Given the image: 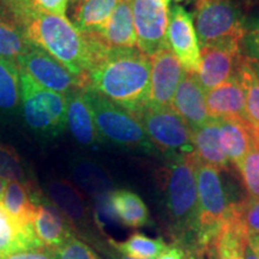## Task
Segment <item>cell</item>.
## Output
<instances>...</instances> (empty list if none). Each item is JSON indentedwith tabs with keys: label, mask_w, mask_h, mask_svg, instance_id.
Masks as SVG:
<instances>
[{
	"label": "cell",
	"mask_w": 259,
	"mask_h": 259,
	"mask_svg": "<svg viewBox=\"0 0 259 259\" xmlns=\"http://www.w3.org/2000/svg\"><path fill=\"white\" fill-rule=\"evenodd\" d=\"M28 42L59 61L71 73L87 77L109 50L94 34H83L66 17L37 11L19 25Z\"/></svg>",
	"instance_id": "1"
},
{
	"label": "cell",
	"mask_w": 259,
	"mask_h": 259,
	"mask_svg": "<svg viewBox=\"0 0 259 259\" xmlns=\"http://www.w3.org/2000/svg\"><path fill=\"white\" fill-rule=\"evenodd\" d=\"M150 57L137 48L109 50L90 70L89 89L128 112L149 105Z\"/></svg>",
	"instance_id": "2"
},
{
	"label": "cell",
	"mask_w": 259,
	"mask_h": 259,
	"mask_svg": "<svg viewBox=\"0 0 259 259\" xmlns=\"http://www.w3.org/2000/svg\"><path fill=\"white\" fill-rule=\"evenodd\" d=\"M170 160L157 171V185L163 194L168 231L174 242L194 247L198 226L196 170L199 160L194 153Z\"/></svg>",
	"instance_id": "3"
},
{
	"label": "cell",
	"mask_w": 259,
	"mask_h": 259,
	"mask_svg": "<svg viewBox=\"0 0 259 259\" xmlns=\"http://www.w3.org/2000/svg\"><path fill=\"white\" fill-rule=\"evenodd\" d=\"M21 108L24 124L38 137L53 139L66 128V95L50 90L19 71Z\"/></svg>",
	"instance_id": "4"
},
{
	"label": "cell",
	"mask_w": 259,
	"mask_h": 259,
	"mask_svg": "<svg viewBox=\"0 0 259 259\" xmlns=\"http://www.w3.org/2000/svg\"><path fill=\"white\" fill-rule=\"evenodd\" d=\"M198 196V226L194 247L211 257L213 245L226 218L229 203L220 170L198 162L196 170Z\"/></svg>",
	"instance_id": "5"
},
{
	"label": "cell",
	"mask_w": 259,
	"mask_h": 259,
	"mask_svg": "<svg viewBox=\"0 0 259 259\" xmlns=\"http://www.w3.org/2000/svg\"><path fill=\"white\" fill-rule=\"evenodd\" d=\"M92 113L100 137L113 144L149 151L153 144L139 122L128 111L116 105L95 90L85 89Z\"/></svg>",
	"instance_id": "6"
},
{
	"label": "cell",
	"mask_w": 259,
	"mask_h": 259,
	"mask_svg": "<svg viewBox=\"0 0 259 259\" xmlns=\"http://www.w3.org/2000/svg\"><path fill=\"white\" fill-rule=\"evenodd\" d=\"M130 113L143 127L153 147L168 157L194 153L192 130L169 107L147 105Z\"/></svg>",
	"instance_id": "7"
},
{
	"label": "cell",
	"mask_w": 259,
	"mask_h": 259,
	"mask_svg": "<svg viewBox=\"0 0 259 259\" xmlns=\"http://www.w3.org/2000/svg\"><path fill=\"white\" fill-rule=\"evenodd\" d=\"M194 29L199 46L236 42L242 45L247 30L232 0H196Z\"/></svg>",
	"instance_id": "8"
},
{
	"label": "cell",
	"mask_w": 259,
	"mask_h": 259,
	"mask_svg": "<svg viewBox=\"0 0 259 259\" xmlns=\"http://www.w3.org/2000/svg\"><path fill=\"white\" fill-rule=\"evenodd\" d=\"M16 66L40 85L63 95L89 88V78L71 73L47 52L34 45H30L28 51L19 58Z\"/></svg>",
	"instance_id": "9"
},
{
	"label": "cell",
	"mask_w": 259,
	"mask_h": 259,
	"mask_svg": "<svg viewBox=\"0 0 259 259\" xmlns=\"http://www.w3.org/2000/svg\"><path fill=\"white\" fill-rule=\"evenodd\" d=\"M136 32L137 47L151 57L168 47L167 28L169 9L164 0H128Z\"/></svg>",
	"instance_id": "10"
},
{
	"label": "cell",
	"mask_w": 259,
	"mask_h": 259,
	"mask_svg": "<svg viewBox=\"0 0 259 259\" xmlns=\"http://www.w3.org/2000/svg\"><path fill=\"white\" fill-rule=\"evenodd\" d=\"M242 58L241 45L236 42H221L200 48V67L197 74L205 93L236 76Z\"/></svg>",
	"instance_id": "11"
},
{
	"label": "cell",
	"mask_w": 259,
	"mask_h": 259,
	"mask_svg": "<svg viewBox=\"0 0 259 259\" xmlns=\"http://www.w3.org/2000/svg\"><path fill=\"white\" fill-rule=\"evenodd\" d=\"M168 47L179 59L186 72L198 73L200 47L193 19L183 6L174 5L169 11L167 28Z\"/></svg>",
	"instance_id": "12"
},
{
	"label": "cell",
	"mask_w": 259,
	"mask_h": 259,
	"mask_svg": "<svg viewBox=\"0 0 259 259\" xmlns=\"http://www.w3.org/2000/svg\"><path fill=\"white\" fill-rule=\"evenodd\" d=\"M150 64L149 105L170 108L171 100L185 74V70L169 47L163 48L151 56Z\"/></svg>",
	"instance_id": "13"
},
{
	"label": "cell",
	"mask_w": 259,
	"mask_h": 259,
	"mask_svg": "<svg viewBox=\"0 0 259 259\" xmlns=\"http://www.w3.org/2000/svg\"><path fill=\"white\" fill-rule=\"evenodd\" d=\"M32 227L41 244L52 251L59 250L61 246L77 236L74 226L44 194L38 198Z\"/></svg>",
	"instance_id": "14"
},
{
	"label": "cell",
	"mask_w": 259,
	"mask_h": 259,
	"mask_svg": "<svg viewBox=\"0 0 259 259\" xmlns=\"http://www.w3.org/2000/svg\"><path fill=\"white\" fill-rule=\"evenodd\" d=\"M170 108L196 130L210 120L205 105V90L198 79V74L185 72L171 100Z\"/></svg>",
	"instance_id": "15"
},
{
	"label": "cell",
	"mask_w": 259,
	"mask_h": 259,
	"mask_svg": "<svg viewBox=\"0 0 259 259\" xmlns=\"http://www.w3.org/2000/svg\"><path fill=\"white\" fill-rule=\"evenodd\" d=\"M222 149L229 163L239 169L252 145L259 142V130L246 119H218Z\"/></svg>",
	"instance_id": "16"
},
{
	"label": "cell",
	"mask_w": 259,
	"mask_h": 259,
	"mask_svg": "<svg viewBox=\"0 0 259 259\" xmlns=\"http://www.w3.org/2000/svg\"><path fill=\"white\" fill-rule=\"evenodd\" d=\"M205 105L210 119H246L245 94L238 74L206 92Z\"/></svg>",
	"instance_id": "17"
},
{
	"label": "cell",
	"mask_w": 259,
	"mask_h": 259,
	"mask_svg": "<svg viewBox=\"0 0 259 259\" xmlns=\"http://www.w3.org/2000/svg\"><path fill=\"white\" fill-rule=\"evenodd\" d=\"M84 90H74L66 95V126L77 143L83 147H93L101 143L102 138L97 132Z\"/></svg>",
	"instance_id": "18"
},
{
	"label": "cell",
	"mask_w": 259,
	"mask_h": 259,
	"mask_svg": "<svg viewBox=\"0 0 259 259\" xmlns=\"http://www.w3.org/2000/svg\"><path fill=\"white\" fill-rule=\"evenodd\" d=\"M46 192L50 202L72 223L74 228L89 225L90 213L85 199L70 181L52 180L47 183Z\"/></svg>",
	"instance_id": "19"
},
{
	"label": "cell",
	"mask_w": 259,
	"mask_h": 259,
	"mask_svg": "<svg viewBox=\"0 0 259 259\" xmlns=\"http://www.w3.org/2000/svg\"><path fill=\"white\" fill-rule=\"evenodd\" d=\"M94 35L108 50L136 48L137 40L128 0H119L106 27Z\"/></svg>",
	"instance_id": "20"
},
{
	"label": "cell",
	"mask_w": 259,
	"mask_h": 259,
	"mask_svg": "<svg viewBox=\"0 0 259 259\" xmlns=\"http://www.w3.org/2000/svg\"><path fill=\"white\" fill-rule=\"evenodd\" d=\"M41 194L42 192L35 189L34 184L28 185L18 181H8L0 204L21 225H32Z\"/></svg>",
	"instance_id": "21"
},
{
	"label": "cell",
	"mask_w": 259,
	"mask_h": 259,
	"mask_svg": "<svg viewBox=\"0 0 259 259\" xmlns=\"http://www.w3.org/2000/svg\"><path fill=\"white\" fill-rule=\"evenodd\" d=\"M42 247L32 225H21L0 204V258Z\"/></svg>",
	"instance_id": "22"
},
{
	"label": "cell",
	"mask_w": 259,
	"mask_h": 259,
	"mask_svg": "<svg viewBox=\"0 0 259 259\" xmlns=\"http://www.w3.org/2000/svg\"><path fill=\"white\" fill-rule=\"evenodd\" d=\"M192 144L200 163L218 168L220 171L228 169L231 163L222 149L218 119H210L203 126L193 130Z\"/></svg>",
	"instance_id": "23"
},
{
	"label": "cell",
	"mask_w": 259,
	"mask_h": 259,
	"mask_svg": "<svg viewBox=\"0 0 259 259\" xmlns=\"http://www.w3.org/2000/svg\"><path fill=\"white\" fill-rule=\"evenodd\" d=\"M108 208L122 225L141 228L150 221V213L143 199L128 190H115L107 197Z\"/></svg>",
	"instance_id": "24"
},
{
	"label": "cell",
	"mask_w": 259,
	"mask_h": 259,
	"mask_svg": "<svg viewBox=\"0 0 259 259\" xmlns=\"http://www.w3.org/2000/svg\"><path fill=\"white\" fill-rule=\"evenodd\" d=\"M119 0H79L73 12L72 24L83 34L100 32L114 11Z\"/></svg>",
	"instance_id": "25"
},
{
	"label": "cell",
	"mask_w": 259,
	"mask_h": 259,
	"mask_svg": "<svg viewBox=\"0 0 259 259\" xmlns=\"http://www.w3.org/2000/svg\"><path fill=\"white\" fill-rule=\"evenodd\" d=\"M21 108L19 70L15 64L0 57V116L14 118Z\"/></svg>",
	"instance_id": "26"
},
{
	"label": "cell",
	"mask_w": 259,
	"mask_h": 259,
	"mask_svg": "<svg viewBox=\"0 0 259 259\" xmlns=\"http://www.w3.org/2000/svg\"><path fill=\"white\" fill-rule=\"evenodd\" d=\"M108 241L116 252L136 259L157 258L168 246L162 238H150L139 232L130 235L124 241H114L112 239Z\"/></svg>",
	"instance_id": "27"
},
{
	"label": "cell",
	"mask_w": 259,
	"mask_h": 259,
	"mask_svg": "<svg viewBox=\"0 0 259 259\" xmlns=\"http://www.w3.org/2000/svg\"><path fill=\"white\" fill-rule=\"evenodd\" d=\"M30 42L27 41L23 32L9 17L0 14V57L15 64L28 48Z\"/></svg>",
	"instance_id": "28"
},
{
	"label": "cell",
	"mask_w": 259,
	"mask_h": 259,
	"mask_svg": "<svg viewBox=\"0 0 259 259\" xmlns=\"http://www.w3.org/2000/svg\"><path fill=\"white\" fill-rule=\"evenodd\" d=\"M236 74L245 94L246 119L259 130V78L252 70L247 56L242 58Z\"/></svg>",
	"instance_id": "29"
},
{
	"label": "cell",
	"mask_w": 259,
	"mask_h": 259,
	"mask_svg": "<svg viewBox=\"0 0 259 259\" xmlns=\"http://www.w3.org/2000/svg\"><path fill=\"white\" fill-rule=\"evenodd\" d=\"M73 176L77 183L87 192L94 196H102L109 191V179L97 164L90 161H77L73 166Z\"/></svg>",
	"instance_id": "30"
},
{
	"label": "cell",
	"mask_w": 259,
	"mask_h": 259,
	"mask_svg": "<svg viewBox=\"0 0 259 259\" xmlns=\"http://www.w3.org/2000/svg\"><path fill=\"white\" fill-rule=\"evenodd\" d=\"M0 178L6 181H18L28 185L32 184L22 157L19 156L16 149L2 141H0Z\"/></svg>",
	"instance_id": "31"
},
{
	"label": "cell",
	"mask_w": 259,
	"mask_h": 259,
	"mask_svg": "<svg viewBox=\"0 0 259 259\" xmlns=\"http://www.w3.org/2000/svg\"><path fill=\"white\" fill-rule=\"evenodd\" d=\"M235 203L246 239L259 252V200L247 197Z\"/></svg>",
	"instance_id": "32"
},
{
	"label": "cell",
	"mask_w": 259,
	"mask_h": 259,
	"mask_svg": "<svg viewBox=\"0 0 259 259\" xmlns=\"http://www.w3.org/2000/svg\"><path fill=\"white\" fill-rule=\"evenodd\" d=\"M248 197L259 200V142L252 145L239 167Z\"/></svg>",
	"instance_id": "33"
},
{
	"label": "cell",
	"mask_w": 259,
	"mask_h": 259,
	"mask_svg": "<svg viewBox=\"0 0 259 259\" xmlns=\"http://www.w3.org/2000/svg\"><path fill=\"white\" fill-rule=\"evenodd\" d=\"M56 254L57 259H103L77 236L61 246L56 251Z\"/></svg>",
	"instance_id": "34"
},
{
	"label": "cell",
	"mask_w": 259,
	"mask_h": 259,
	"mask_svg": "<svg viewBox=\"0 0 259 259\" xmlns=\"http://www.w3.org/2000/svg\"><path fill=\"white\" fill-rule=\"evenodd\" d=\"M31 3L38 11L65 17L69 0H31Z\"/></svg>",
	"instance_id": "35"
},
{
	"label": "cell",
	"mask_w": 259,
	"mask_h": 259,
	"mask_svg": "<svg viewBox=\"0 0 259 259\" xmlns=\"http://www.w3.org/2000/svg\"><path fill=\"white\" fill-rule=\"evenodd\" d=\"M0 259H57V254L56 251L42 247L36 248V250L17 252V253L6 255V257H3Z\"/></svg>",
	"instance_id": "36"
},
{
	"label": "cell",
	"mask_w": 259,
	"mask_h": 259,
	"mask_svg": "<svg viewBox=\"0 0 259 259\" xmlns=\"http://www.w3.org/2000/svg\"><path fill=\"white\" fill-rule=\"evenodd\" d=\"M248 52V58L259 61V23L255 24L250 31L246 32L244 42Z\"/></svg>",
	"instance_id": "37"
},
{
	"label": "cell",
	"mask_w": 259,
	"mask_h": 259,
	"mask_svg": "<svg viewBox=\"0 0 259 259\" xmlns=\"http://www.w3.org/2000/svg\"><path fill=\"white\" fill-rule=\"evenodd\" d=\"M191 250H192L191 247L173 242V244L168 245L166 250L162 252L156 259H190Z\"/></svg>",
	"instance_id": "38"
},
{
	"label": "cell",
	"mask_w": 259,
	"mask_h": 259,
	"mask_svg": "<svg viewBox=\"0 0 259 259\" xmlns=\"http://www.w3.org/2000/svg\"><path fill=\"white\" fill-rule=\"evenodd\" d=\"M241 259H259V252L245 239L241 246Z\"/></svg>",
	"instance_id": "39"
},
{
	"label": "cell",
	"mask_w": 259,
	"mask_h": 259,
	"mask_svg": "<svg viewBox=\"0 0 259 259\" xmlns=\"http://www.w3.org/2000/svg\"><path fill=\"white\" fill-rule=\"evenodd\" d=\"M190 259H210V258L206 254H204L202 251L197 250V248L194 247V248H192V250H191Z\"/></svg>",
	"instance_id": "40"
},
{
	"label": "cell",
	"mask_w": 259,
	"mask_h": 259,
	"mask_svg": "<svg viewBox=\"0 0 259 259\" xmlns=\"http://www.w3.org/2000/svg\"><path fill=\"white\" fill-rule=\"evenodd\" d=\"M112 250H113V252H109V259H136V258H131V257H126V255L116 252L114 248H112Z\"/></svg>",
	"instance_id": "41"
},
{
	"label": "cell",
	"mask_w": 259,
	"mask_h": 259,
	"mask_svg": "<svg viewBox=\"0 0 259 259\" xmlns=\"http://www.w3.org/2000/svg\"><path fill=\"white\" fill-rule=\"evenodd\" d=\"M248 63H250L252 70L254 71V73L257 74V77L259 78V61L258 60H254V59H251V58H248Z\"/></svg>",
	"instance_id": "42"
},
{
	"label": "cell",
	"mask_w": 259,
	"mask_h": 259,
	"mask_svg": "<svg viewBox=\"0 0 259 259\" xmlns=\"http://www.w3.org/2000/svg\"><path fill=\"white\" fill-rule=\"evenodd\" d=\"M6 183L8 181L3 179V178H0V202H2V198H3V194H4V191H5V186H6Z\"/></svg>",
	"instance_id": "43"
},
{
	"label": "cell",
	"mask_w": 259,
	"mask_h": 259,
	"mask_svg": "<svg viewBox=\"0 0 259 259\" xmlns=\"http://www.w3.org/2000/svg\"><path fill=\"white\" fill-rule=\"evenodd\" d=\"M164 2L169 3V2H176V3H179V2H184V0H164Z\"/></svg>",
	"instance_id": "44"
},
{
	"label": "cell",
	"mask_w": 259,
	"mask_h": 259,
	"mask_svg": "<svg viewBox=\"0 0 259 259\" xmlns=\"http://www.w3.org/2000/svg\"><path fill=\"white\" fill-rule=\"evenodd\" d=\"M71 2H72V3H78L79 0H71Z\"/></svg>",
	"instance_id": "45"
}]
</instances>
